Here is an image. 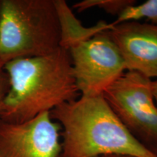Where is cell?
<instances>
[{"instance_id": "6da1fadb", "label": "cell", "mask_w": 157, "mask_h": 157, "mask_svg": "<svg viewBox=\"0 0 157 157\" xmlns=\"http://www.w3.org/2000/svg\"><path fill=\"white\" fill-rule=\"evenodd\" d=\"M4 68L10 90L2 104L0 119L7 122L30 121L80 94L69 52L60 47L46 56L15 59Z\"/></svg>"}, {"instance_id": "7a4b0ae2", "label": "cell", "mask_w": 157, "mask_h": 157, "mask_svg": "<svg viewBox=\"0 0 157 157\" xmlns=\"http://www.w3.org/2000/svg\"><path fill=\"white\" fill-rule=\"evenodd\" d=\"M61 127L59 157H98L108 154L157 157L143 146L121 122L103 95H81L50 111Z\"/></svg>"}, {"instance_id": "3957f363", "label": "cell", "mask_w": 157, "mask_h": 157, "mask_svg": "<svg viewBox=\"0 0 157 157\" xmlns=\"http://www.w3.org/2000/svg\"><path fill=\"white\" fill-rule=\"evenodd\" d=\"M55 0H1L0 63L46 56L60 48Z\"/></svg>"}, {"instance_id": "277c9868", "label": "cell", "mask_w": 157, "mask_h": 157, "mask_svg": "<svg viewBox=\"0 0 157 157\" xmlns=\"http://www.w3.org/2000/svg\"><path fill=\"white\" fill-rule=\"evenodd\" d=\"M151 82L152 79L140 74L127 71L103 95L132 136L157 155V105Z\"/></svg>"}, {"instance_id": "5b68a950", "label": "cell", "mask_w": 157, "mask_h": 157, "mask_svg": "<svg viewBox=\"0 0 157 157\" xmlns=\"http://www.w3.org/2000/svg\"><path fill=\"white\" fill-rule=\"evenodd\" d=\"M107 31L78 42L68 50L81 95H103L126 71L120 52Z\"/></svg>"}, {"instance_id": "8992f818", "label": "cell", "mask_w": 157, "mask_h": 157, "mask_svg": "<svg viewBox=\"0 0 157 157\" xmlns=\"http://www.w3.org/2000/svg\"><path fill=\"white\" fill-rule=\"evenodd\" d=\"M60 132L50 112L21 124L0 119V157H59Z\"/></svg>"}, {"instance_id": "52a82bcc", "label": "cell", "mask_w": 157, "mask_h": 157, "mask_svg": "<svg viewBox=\"0 0 157 157\" xmlns=\"http://www.w3.org/2000/svg\"><path fill=\"white\" fill-rule=\"evenodd\" d=\"M119 50L127 71L157 78V25L127 21L107 31Z\"/></svg>"}, {"instance_id": "ba28073f", "label": "cell", "mask_w": 157, "mask_h": 157, "mask_svg": "<svg viewBox=\"0 0 157 157\" xmlns=\"http://www.w3.org/2000/svg\"><path fill=\"white\" fill-rule=\"evenodd\" d=\"M60 29V47L68 50L77 43L87 40L95 35L109 31L112 23L101 21L95 25L85 27L75 17L72 10L64 0H55Z\"/></svg>"}, {"instance_id": "9c48e42d", "label": "cell", "mask_w": 157, "mask_h": 157, "mask_svg": "<svg viewBox=\"0 0 157 157\" xmlns=\"http://www.w3.org/2000/svg\"><path fill=\"white\" fill-rule=\"evenodd\" d=\"M146 18L151 21L152 24L157 25V0H148L140 5L129 6L124 10L117 20L113 21V25L127 21H138Z\"/></svg>"}, {"instance_id": "30bf717a", "label": "cell", "mask_w": 157, "mask_h": 157, "mask_svg": "<svg viewBox=\"0 0 157 157\" xmlns=\"http://www.w3.org/2000/svg\"><path fill=\"white\" fill-rule=\"evenodd\" d=\"M135 0H83L74 4L73 8L79 13L97 7L111 15L119 16L125 9L134 5Z\"/></svg>"}, {"instance_id": "8fae6325", "label": "cell", "mask_w": 157, "mask_h": 157, "mask_svg": "<svg viewBox=\"0 0 157 157\" xmlns=\"http://www.w3.org/2000/svg\"><path fill=\"white\" fill-rule=\"evenodd\" d=\"M10 90V78L4 66L0 63V109L2 102Z\"/></svg>"}, {"instance_id": "7c38bea8", "label": "cell", "mask_w": 157, "mask_h": 157, "mask_svg": "<svg viewBox=\"0 0 157 157\" xmlns=\"http://www.w3.org/2000/svg\"><path fill=\"white\" fill-rule=\"evenodd\" d=\"M151 91L154 101L157 103V78L151 82Z\"/></svg>"}, {"instance_id": "4fadbf2b", "label": "cell", "mask_w": 157, "mask_h": 157, "mask_svg": "<svg viewBox=\"0 0 157 157\" xmlns=\"http://www.w3.org/2000/svg\"><path fill=\"white\" fill-rule=\"evenodd\" d=\"M98 157H136V156H129V155H121V154H108V155H103V156H98Z\"/></svg>"}, {"instance_id": "5bb4252c", "label": "cell", "mask_w": 157, "mask_h": 157, "mask_svg": "<svg viewBox=\"0 0 157 157\" xmlns=\"http://www.w3.org/2000/svg\"><path fill=\"white\" fill-rule=\"evenodd\" d=\"M0 5H1V0H0Z\"/></svg>"}]
</instances>
